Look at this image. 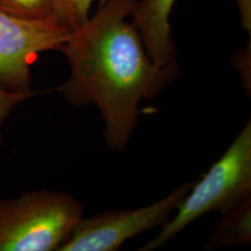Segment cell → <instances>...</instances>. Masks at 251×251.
<instances>
[{
  "label": "cell",
  "mask_w": 251,
  "mask_h": 251,
  "mask_svg": "<svg viewBox=\"0 0 251 251\" xmlns=\"http://www.w3.org/2000/svg\"><path fill=\"white\" fill-rule=\"evenodd\" d=\"M107 0H100L102 6ZM93 0H52L51 16L71 32L86 24Z\"/></svg>",
  "instance_id": "ba28073f"
},
{
  "label": "cell",
  "mask_w": 251,
  "mask_h": 251,
  "mask_svg": "<svg viewBox=\"0 0 251 251\" xmlns=\"http://www.w3.org/2000/svg\"><path fill=\"white\" fill-rule=\"evenodd\" d=\"M205 250L212 251L230 245H251V197L225 210Z\"/></svg>",
  "instance_id": "52a82bcc"
},
{
  "label": "cell",
  "mask_w": 251,
  "mask_h": 251,
  "mask_svg": "<svg viewBox=\"0 0 251 251\" xmlns=\"http://www.w3.org/2000/svg\"><path fill=\"white\" fill-rule=\"evenodd\" d=\"M70 35L52 16L23 18L0 9V86L17 92L34 91L31 65L41 52L61 50Z\"/></svg>",
  "instance_id": "277c9868"
},
{
  "label": "cell",
  "mask_w": 251,
  "mask_h": 251,
  "mask_svg": "<svg viewBox=\"0 0 251 251\" xmlns=\"http://www.w3.org/2000/svg\"><path fill=\"white\" fill-rule=\"evenodd\" d=\"M175 0L137 1L131 12L145 50L154 64L165 66L173 62L174 45L170 14Z\"/></svg>",
  "instance_id": "8992f818"
},
{
  "label": "cell",
  "mask_w": 251,
  "mask_h": 251,
  "mask_svg": "<svg viewBox=\"0 0 251 251\" xmlns=\"http://www.w3.org/2000/svg\"><path fill=\"white\" fill-rule=\"evenodd\" d=\"M35 91L17 92L0 86V146L2 144V127L15 108L25 100L36 95Z\"/></svg>",
  "instance_id": "30bf717a"
},
{
  "label": "cell",
  "mask_w": 251,
  "mask_h": 251,
  "mask_svg": "<svg viewBox=\"0 0 251 251\" xmlns=\"http://www.w3.org/2000/svg\"><path fill=\"white\" fill-rule=\"evenodd\" d=\"M193 184L187 182L148 206L83 217L59 251H118L135 235L165 225Z\"/></svg>",
  "instance_id": "5b68a950"
},
{
  "label": "cell",
  "mask_w": 251,
  "mask_h": 251,
  "mask_svg": "<svg viewBox=\"0 0 251 251\" xmlns=\"http://www.w3.org/2000/svg\"><path fill=\"white\" fill-rule=\"evenodd\" d=\"M240 23L245 30L251 32V0H236Z\"/></svg>",
  "instance_id": "8fae6325"
},
{
  "label": "cell",
  "mask_w": 251,
  "mask_h": 251,
  "mask_svg": "<svg viewBox=\"0 0 251 251\" xmlns=\"http://www.w3.org/2000/svg\"><path fill=\"white\" fill-rule=\"evenodd\" d=\"M138 0H107L86 24L71 32L61 51L71 75L60 87L75 107L95 104L105 123L104 139L116 152L128 144L140 102L153 99L179 75L173 61L154 64L139 31L126 22Z\"/></svg>",
  "instance_id": "6da1fadb"
},
{
  "label": "cell",
  "mask_w": 251,
  "mask_h": 251,
  "mask_svg": "<svg viewBox=\"0 0 251 251\" xmlns=\"http://www.w3.org/2000/svg\"><path fill=\"white\" fill-rule=\"evenodd\" d=\"M189 191L177 206L174 218L139 251L157 250L200 217L212 211L223 213L251 197V119L220 159Z\"/></svg>",
  "instance_id": "7a4b0ae2"
},
{
  "label": "cell",
  "mask_w": 251,
  "mask_h": 251,
  "mask_svg": "<svg viewBox=\"0 0 251 251\" xmlns=\"http://www.w3.org/2000/svg\"><path fill=\"white\" fill-rule=\"evenodd\" d=\"M52 0H0V9L12 15L27 19L51 16Z\"/></svg>",
  "instance_id": "9c48e42d"
},
{
  "label": "cell",
  "mask_w": 251,
  "mask_h": 251,
  "mask_svg": "<svg viewBox=\"0 0 251 251\" xmlns=\"http://www.w3.org/2000/svg\"><path fill=\"white\" fill-rule=\"evenodd\" d=\"M83 214L78 200L50 190L2 200L0 251H59Z\"/></svg>",
  "instance_id": "3957f363"
}]
</instances>
